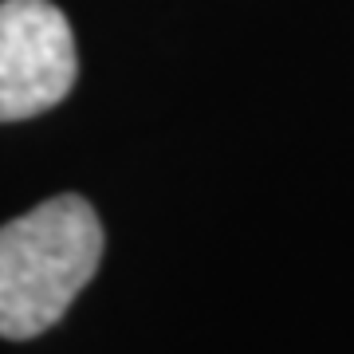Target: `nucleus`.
Masks as SVG:
<instances>
[{"label": "nucleus", "mask_w": 354, "mask_h": 354, "mask_svg": "<svg viewBox=\"0 0 354 354\" xmlns=\"http://www.w3.org/2000/svg\"><path fill=\"white\" fill-rule=\"evenodd\" d=\"M102 260L99 213L64 193L0 225V339H36L55 327Z\"/></svg>", "instance_id": "1"}, {"label": "nucleus", "mask_w": 354, "mask_h": 354, "mask_svg": "<svg viewBox=\"0 0 354 354\" xmlns=\"http://www.w3.org/2000/svg\"><path fill=\"white\" fill-rule=\"evenodd\" d=\"M79 75L75 36L51 0H0V122L67 99Z\"/></svg>", "instance_id": "2"}]
</instances>
